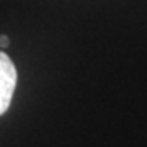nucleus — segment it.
<instances>
[{
    "instance_id": "f257e3e1",
    "label": "nucleus",
    "mask_w": 147,
    "mask_h": 147,
    "mask_svg": "<svg viewBox=\"0 0 147 147\" xmlns=\"http://www.w3.org/2000/svg\"><path fill=\"white\" fill-rule=\"evenodd\" d=\"M16 74L15 64L3 51H0V116L7 113L10 108L11 98L16 88Z\"/></svg>"
},
{
    "instance_id": "f03ea898",
    "label": "nucleus",
    "mask_w": 147,
    "mask_h": 147,
    "mask_svg": "<svg viewBox=\"0 0 147 147\" xmlns=\"http://www.w3.org/2000/svg\"><path fill=\"white\" fill-rule=\"evenodd\" d=\"M8 42L10 41H8V38L7 36H0V47H7L8 46Z\"/></svg>"
}]
</instances>
